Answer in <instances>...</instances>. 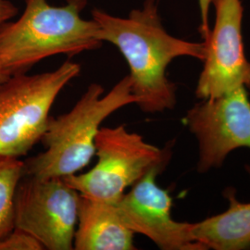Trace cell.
Wrapping results in <instances>:
<instances>
[{
    "label": "cell",
    "mask_w": 250,
    "mask_h": 250,
    "mask_svg": "<svg viewBox=\"0 0 250 250\" xmlns=\"http://www.w3.org/2000/svg\"><path fill=\"white\" fill-rule=\"evenodd\" d=\"M100 41L120 50L130 69L136 105L146 113H160L176 105V85L166 71L179 57L203 62L205 44L170 36L162 25L157 0H145L141 9L121 18L99 9L92 10Z\"/></svg>",
    "instance_id": "6da1fadb"
},
{
    "label": "cell",
    "mask_w": 250,
    "mask_h": 250,
    "mask_svg": "<svg viewBox=\"0 0 250 250\" xmlns=\"http://www.w3.org/2000/svg\"><path fill=\"white\" fill-rule=\"evenodd\" d=\"M87 0H66L52 6L47 0H25L16 21L0 24V71L6 79L27 73L36 63L55 55H75L99 48L98 23L82 18Z\"/></svg>",
    "instance_id": "7a4b0ae2"
},
{
    "label": "cell",
    "mask_w": 250,
    "mask_h": 250,
    "mask_svg": "<svg viewBox=\"0 0 250 250\" xmlns=\"http://www.w3.org/2000/svg\"><path fill=\"white\" fill-rule=\"evenodd\" d=\"M103 94L102 85L91 83L68 113L51 117L41 140L45 151L23 161V175L66 178L89 164L101 124L118 109L136 103L129 75Z\"/></svg>",
    "instance_id": "3957f363"
},
{
    "label": "cell",
    "mask_w": 250,
    "mask_h": 250,
    "mask_svg": "<svg viewBox=\"0 0 250 250\" xmlns=\"http://www.w3.org/2000/svg\"><path fill=\"white\" fill-rule=\"evenodd\" d=\"M80 72L68 61L52 72L16 74L0 83V159L24 157L41 142L55 100Z\"/></svg>",
    "instance_id": "277c9868"
},
{
    "label": "cell",
    "mask_w": 250,
    "mask_h": 250,
    "mask_svg": "<svg viewBox=\"0 0 250 250\" xmlns=\"http://www.w3.org/2000/svg\"><path fill=\"white\" fill-rule=\"evenodd\" d=\"M98 162L84 173L64 180L82 197L117 204L132 188L154 168H165L170 147L159 148L140 134L130 133L125 125L102 127L96 138Z\"/></svg>",
    "instance_id": "5b68a950"
},
{
    "label": "cell",
    "mask_w": 250,
    "mask_h": 250,
    "mask_svg": "<svg viewBox=\"0 0 250 250\" xmlns=\"http://www.w3.org/2000/svg\"><path fill=\"white\" fill-rule=\"evenodd\" d=\"M80 194L64 178L22 175L14 198L15 228L32 234L44 250H73Z\"/></svg>",
    "instance_id": "8992f818"
},
{
    "label": "cell",
    "mask_w": 250,
    "mask_h": 250,
    "mask_svg": "<svg viewBox=\"0 0 250 250\" xmlns=\"http://www.w3.org/2000/svg\"><path fill=\"white\" fill-rule=\"evenodd\" d=\"M185 124L198 142L197 171L221 167L231 152L250 148L248 89L240 87L215 99H201L188 110Z\"/></svg>",
    "instance_id": "52a82bcc"
},
{
    "label": "cell",
    "mask_w": 250,
    "mask_h": 250,
    "mask_svg": "<svg viewBox=\"0 0 250 250\" xmlns=\"http://www.w3.org/2000/svg\"><path fill=\"white\" fill-rule=\"evenodd\" d=\"M214 27L204 39V66L196 95L215 99L233 90L250 89V62L242 35L244 8L241 0H212Z\"/></svg>",
    "instance_id": "ba28073f"
},
{
    "label": "cell",
    "mask_w": 250,
    "mask_h": 250,
    "mask_svg": "<svg viewBox=\"0 0 250 250\" xmlns=\"http://www.w3.org/2000/svg\"><path fill=\"white\" fill-rule=\"evenodd\" d=\"M162 170L158 167L148 171L117 203L123 221L131 231L146 236L161 250H205L193 238L192 224L172 218L170 194L156 183Z\"/></svg>",
    "instance_id": "9c48e42d"
},
{
    "label": "cell",
    "mask_w": 250,
    "mask_h": 250,
    "mask_svg": "<svg viewBox=\"0 0 250 250\" xmlns=\"http://www.w3.org/2000/svg\"><path fill=\"white\" fill-rule=\"evenodd\" d=\"M134 234L125 225L117 204L80 195L73 250H136Z\"/></svg>",
    "instance_id": "30bf717a"
},
{
    "label": "cell",
    "mask_w": 250,
    "mask_h": 250,
    "mask_svg": "<svg viewBox=\"0 0 250 250\" xmlns=\"http://www.w3.org/2000/svg\"><path fill=\"white\" fill-rule=\"evenodd\" d=\"M234 193L233 188L225 190L229 201L225 211L192 224L193 238L206 250H250V202L238 201Z\"/></svg>",
    "instance_id": "8fae6325"
},
{
    "label": "cell",
    "mask_w": 250,
    "mask_h": 250,
    "mask_svg": "<svg viewBox=\"0 0 250 250\" xmlns=\"http://www.w3.org/2000/svg\"><path fill=\"white\" fill-rule=\"evenodd\" d=\"M23 175V161L0 159V241L15 228L14 198Z\"/></svg>",
    "instance_id": "7c38bea8"
},
{
    "label": "cell",
    "mask_w": 250,
    "mask_h": 250,
    "mask_svg": "<svg viewBox=\"0 0 250 250\" xmlns=\"http://www.w3.org/2000/svg\"><path fill=\"white\" fill-rule=\"evenodd\" d=\"M43 246L32 234L18 228L0 241V250H42Z\"/></svg>",
    "instance_id": "4fadbf2b"
},
{
    "label": "cell",
    "mask_w": 250,
    "mask_h": 250,
    "mask_svg": "<svg viewBox=\"0 0 250 250\" xmlns=\"http://www.w3.org/2000/svg\"><path fill=\"white\" fill-rule=\"evenodd\" d=\"M198 8L200 12V19H201V25H200V33L203 39H205L208 36L210 32L209 23H208V15H209V9L212 5V0H197Z\"/></svg>",
    "instance_id": "5bb4252c"
},
{
    "label": "cell",
    "mask_w": 250,
    "mask_h": 250,
    "mask_svg": "<svg viewBox=\"0 0 250 250\" xmlns=\"http://www.w3.org/2000/svg\"><path fill=\"white\" fill-rule=\"evenodd\" d=\"M18 12L14 4L9 0H0V24L13 18Z\"/></svg>",
    "instance_id": "9a60e30c"
},
{
    "label": "cell",
    "mask_w": 250,
    "mask_h": 250,
    "mask_svg": "<svg viewBox=\"0 0 250 250\" xmlns=\"http://www.w3.org/2000/svg\"><path fill=\"white\" fill-rule=\"evenodd\" d=\"M4 81H6V78L4 77V75L2 74V72L0 71V83H3Z\"/></svg>",
    "instance_id": "2e32d148"
}]
</instances>
